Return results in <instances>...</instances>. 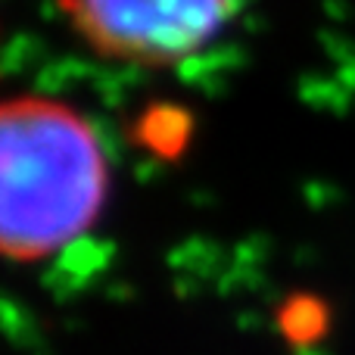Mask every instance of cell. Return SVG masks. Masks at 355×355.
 <instances>
[{"instance_id": "3", "label": "cell", "mask_w": 355, "mask_h": 355, "mask_svg": "<svg viewBox=\"0 0 355 355\" xmlns=\"http://www.w3.org/2000/svg\"><path fill=\"white\" fill-rule=\"evenodd\" d=\"M193 137V112L178 103H147L128 125L125 141L135 144L144 156L156 162H172L190 147Z\"/></svg>"}, {"instance_id": "8", "label": "cell", "mask_w": 355, "mask_h": 355, "mask_svg": "<svg viewBox=\"0 0 355 355\" xmlns=\"http://www.w3.org/2000/svg\"><path fill=\"white\" fill-rule=\"evenodd\" d=\"M300 94L309 106L331 110V112L343 110V106L352 100V91L340 78H306L302 87H300Z\"/></svg>"}, {"instance_id": "5", "label": "cell", "mask_w": 355, "mask_h": 355, "mask_svg": "<svg viewBox=\"0 0 355 355\" xmlns=\"http://www.w3.org/2000/svg\"><path fill=\"white\" fill-rule=\"evenodd\" d=\"M277 331L287 340L293 349H309V346H318L321 337L327 334L331 324V309L324 300L312 293H296L287 296L277 309Z\"/></svg>"}, {"instance_id": "6", "label": "cell", "mask_w": 355, "mask_h": 355, "mask_svg": "<svg viewBox=\"0 0 355 355\" xmlns=\"http://www.w3.org/2000/svg\"><path fill=\"white\" fill-rule=\"evenodd\" d=\"M240 66H243V50L227 44V47H212V50L206 47L202 53L190 56L187 62L178 66V72H181V81L187 87H196L202 94H221L225 81H231Z\"/></svg>"}, {"instance_id": "9", "label": "cell", "mask_w": 355, "mask_h": 355, "mask_svg": "<svg viewBox=\"0 0 355 355\" xmlns=\"http://www.w3.org/2000/svg\"><path fill=\"white\" fill-rule=\"evenodd\" d=\"M37 53H44V47L37 44V37L31 35H16L10 44H6V53H3V72L12 75V72H22L25 66L37 60Z\"/></svg>"}, {"instance_id": "2", "label": "cell", "mask_w": 355, "mask_h": 355, "mask_svg": "<svg viewBox=\"0 0 355 355\" xmlns=\"http://www.w3.org/2000/svg\"><path fill=\"white\" fill-rule=\"evenodd\" d=\"M243 0H60L97 53L128 66H181L202 53Z\"/></svg>"}, {"instance_id": "7", "label": "cell", "mask_w": 355, "mask_h": 355, "mask_svg": "<svg viewBox=\"0 0 355 355\" xmlns=\"http://www.w3.org/2000/svg\"><path fill=\"white\" fill-rule=\"evenodd\" d=\"M168 265L175 271V284H193L200 287L202 281H221L225 275V250L218 243L206 237H190L187 243H181L178 250H172Z\"/></svg>"}, {"instance_id": "4", "label": "cell", "mask_w": 355, "mask_h": 355, "mask_svg": "<svg viewBox=\"0 0 355 355\" xmlns=\"http://www.w3.org/2000/svg\"><path fill=\"white\" fill-rule=\"evenodd\" d=\"M112 259H116V243L112 240L85 234L75 243H69L66 250L56 252L53 265L44 275V287L53 296H60V300L75 296L91 287L100 275H106Z\"/></svg>"}, {"instance_id": "10", "label": "cell", "mask_w": 355, "mask_h": 355, "mask_svg": "<svg viewBox=\"0 0 355 355\" xmlns=\"http://www.w3.org/2000/svg\"><path fill=\"white\" fill-rule=\"evenodd\" d=\"M296 355H324L318 346H309V349H296Z\"/></svg>"}, {"instance_id": "1", "label": "cell", "mask_w": 355, "mask_h": 355, "mask_svg": "<svg viewBox=\"0 0 355 355\" xmlns=\"http://www.w3.org/2000/svg\"><path fill=\"white\" fill-rule=\"evenodd\" d=\"M0 168V243L12 262L56 256L103 212L110 150L97 122L60 97L6 100Z\"/></svg>"}]
</instances>
